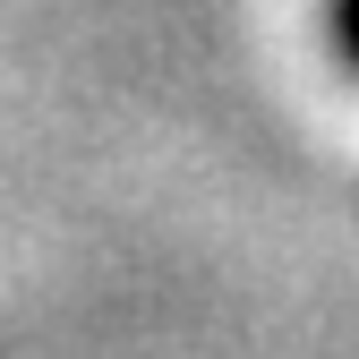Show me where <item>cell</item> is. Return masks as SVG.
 <instances>
[{
  "label": "cell",
  "mask_w": 359,
  "mask_h": 359,
  "mask_svg": "<svg viewBox=\"0 0 359 359\" xmlns=\"http://www.w3.org/2000/svg\"><path fill=\"white\" fill-rule=\"evenodd\" d=\"M334 43H342V60L359 69V0H334Z\"/></svg>",
  "instance_id": "cell-1"
}]
</instances>
